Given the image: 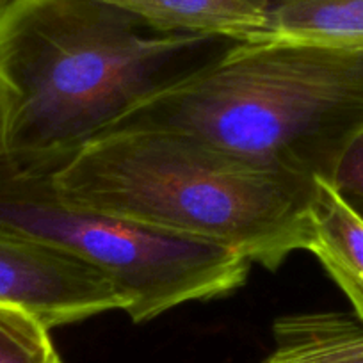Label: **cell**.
<instances>
[{
    "label": "cell",
    "instance_id": "cell-1",
    "mask_svg": "<svg viewBox=\"0 0 363 363\" xmlns=\"http://www.w3.org/2000/svg\"><path fill=\"white\" fill-rule=\"evenodd\" d=\"M239 41L159 33L102 0L0 6V159L52 171Z\"/></svg>",
    "mask_w": 363,
    "mask_h": 363
},
{
    "label": "cell",
    "instance_id": "cell-2",
    "mask_svg": "<svg viewBox=\"0 0 363 363\" xmlns=\"http://www.w3.org/2000/svg\"><path fill=\"white\" fill-rule=\"evenodd\" d=\"M50 180L66 203L230 247L272 271L312 239L315 180L177 132H106Z\"/></svg>",
    "mask_w": 363,
    "mask_h": 363
},
{
    "label": "cell",
    "instance_id": "cell-3",
    "mask_svg": "<svg viewBox=\"0 0 363 363\" xmlns=\"http://www.w3.org/2000/svg\"><path fill=\"white\" fill-rule=\"evenodd\" d=\"M362 128L363 50L253 41L235 43L106 132H177L271 169L331 182Z\"/></svg>",
    "mask_w": 363,
    "mask_h": 363
},
{
    "label": "cell",
    "instance_id": "cell-4",
    "mask_svg": "<svg viewBox=\"0 0 363 363\" xmlns=\"http://www.w3.org/2000/svg\"><path fill=\"white\" fill-rule=\"evenodd\" d=\"M0 230L62 251L123 294L125 312L143 324L189 301L242 287L250 264L230 247L191 240L66 203L50 171L0 159Z\"/></svg>",
    "mask_w": 363,
    "mask_h": 363
},
{
    "label": "cell",
    "instance_id": "cell-5",
    "mask_svg": "<svg viewBox=\"0 0 363 363\" xmlns=\"http://www.w3.org/2000/svg\"><path fill=\"white\" fill-rule=\"evenodd\" d=\"M0 306L22 310L47 330L128 303L102 272L47 244L0 230Z\"/></svg>",
    "mask_w": 363,
    "mask_h": 363
},
{
    "label": "cell",
    "instance_id": "cell-6",
    "mask_svg": "<svg viewBox=\"0 0 363 363\" xmlns=\"http://www.w3.org/2000/svg\"><path fill=\"white\" fill-rule=\"evenodd\" d=\"M159 33L201 34L239 43L265 41L271 0H102Z\"/></svg>",
    "mask_w": 363,
    "mask_h": 363
},
{
    "label": "cell",
    "instance_id": "cell-7",
    "mask_svg": "<svg viewBox=\"0 0 363 363\" xmlns=\"http://www.w3.org/2000/svg\"><path fill=\"white\" fill-rule=\"evenodd\" d=\"M306 251L315 255L363 323V216L324 178L315 180Z\"/></svg>",
    "mask_w": 363,
    "mask_h": 363
},
{
    "label": "cell",
    "instance_id": "cell-8",
    "mask_svg": "<svg viewBox=\"0 0 363 363\" xmlns=\"http://www.w3.org/2000/svg\"><path fill=\"white\" fill-rule=\"evenodd\" d=\"M264 363H363V323L340 312L292 313L272 326Z\"/></svg>",
    "mask_w": 363,
    "mask_h": 363
},
{
    "label": "cell",
    "instance_id": "cell-9",
    "mask_svg": "<svg viewBox=\"0 0 363 363\" xmlns=\"http://www.w3.org/2000/svg\"><path fill=\"white\" fill-rule=\"evenodd\" d=\"M265 41L363 50V0H271Z\"/></svg>",
    "mask_w": 363,
    "mask_h": 363
},
{
    "label": "cell",
    "instance_id": "cell-10",
    "mask_svg": "<svg viewBox=\"0 0 363 363\" xmlns=\"http://www.w3.org/2000/svg\"><path fill=\"white\" fill-rule=\"evenodd\" d=\"M0 363H61L50 330L22 310L0 306Z\"/></svg>",
    "mask_w": 363,
    "mask_h": 363
},
{
    "label": "cell",
    "instance_id": "cell-11",
    "mask_svg": "<svg viewBox=\"0 0 363 363\" xmlns=\"http://www.w3.org/2000/svg\"><path fill=\"white\" fill-rule=\"evenodd\" d=\"M331 184L349 201L356 200L363 205V128L342 152Z\"/></svg>",
    "mask_w": 363,
    "mask_h": 363
},
{
    "label": "cell",
    "instance_id": "cell-12",
    "mask_svg": "<svg viewBox=\"0 0 363 363\" xmlns=\"http://www.w3.org/2000/svg\"><path fill=\"white\" fill-rule=\"evenodd\" d=\"M6 2H8V0H0V6H2V4H6Z\"/></svg>",
    "mask_w": 363,
    "mask_h": 363
}]
</instances>
